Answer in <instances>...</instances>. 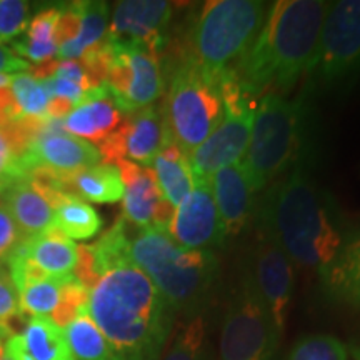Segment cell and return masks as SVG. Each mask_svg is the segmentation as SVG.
Segmentation results:
<instances>
[{
  "label": "cell",
  "mask_w": 360,
  "mask_h": 360,
  "mask_svg": "<svg viewBox=\"0 0 360 360\" xmlns=\"http://www.w3.org/2000/svg\"><path fill=\"white\" fill-rule=\"evenodd\" d=\"M170 142L172 139L160 105L154 103L125 117L122 125L98 143L97 148L102 162L117 164L125 159L143 167H150L155 157Z\"/></svg>",
  "instance_id": "cell-12"
},
{
  "label": "cell",
  "mask_w": 360,
  "mask_h": 360,
  "mask_svg": "<svg viewBox=\"0 0 360 360\" xmlns=\"http://www.w3.org/2000/svg\"><path fill=\"white\" fill-rule=\"evenodd\" d=\"M22 236L34 237L53 227V209L29 179L13 184L0 195Z\"/></svg>",
  "instance_id": "cell-22"
},
{
  "label": "cell",
  "mask_w": 360,
  "mask_h": 360,
  "mask_svg": "<svg viewBox=\"0 0 360 360\" xmlns=\"http://www.w3.org/2000/svg\"><path fill=\"white\" fill-rule=\"evenodd\" d=\"M24 312L20 309L19 292L6 265H0V339H11L20 334L19 322L24 321Z\"/></svg>",
  "instance_id": "cell-33"
},
{
  "label": "cell",
  "mask_w": 360,
  "mask_h": 360,
  "mask_svg": "<svg viewBox=\"0 0 360 360\" xmlns=\"http://www.w3.org/2000/svg\"><path fill=\"white\" fill-rule=\"evenodd\" d=\"M360 74V0L328 4L309 75L322 87H339Z\"/></svg>",
  "instance_id": "cell-11"
},
{
  "label": "cell",
  "mask_w": 360,
  "mask_h": 360,
  "mask_svg": "<svg viewBox=\"0 0 360 360\" xmlns=\"http://www.w3.org/2000/svg\"><path fill=\"white\" fill-rule=\"evenodd\" d=\"M305 119L304 98L287 101L281 94L270 92L255 103L249 147L242 159L255 193L295 164L302 150Z\"/></svg>",
  "instance_id": "cell-6"
},
{
  "label": "cell",
  "mask_w": 360,
  "mask_h": 360,
  "mask_svg": "<svg viewBox=\"0 0 360 360\" xmlns=\"http://www.w3.org/2000/svg\"><path fill=\"white\" fill-rule=\"evenodd\" d=\"M22 72H30V64L20 56L13 53L11 49L0 44V74L15 75Z\"/></svg>",
  "instance_id": "cell-42"
},
{
  "label": "cell",
  "mask_w": 360,
  "mask_h": 360,
  "mask_svg": "<svg viewBox=\"0 0 360 360\" xmlns=\"http://www.w3.org/2000/svg\"><path fill=\"white\" fill-rule=\"evenodd\" d=\"M11 90L17 103H19L22 115L35 117V119L47 117L51 96H49L45 84L34 79L30 72H22V74L12 75Z\"/></svg>",
  "instance_id": "cell-32"
},
{
  "label": "cell",
  "mask_w": 360,
  "mask_h": 360,
  "mask_svg": "<svg viewBox=\"0 0 360 360\" xmlns=\"http://www.w3.org/2000/svg\"><path fill=\"white\" fill-rule=\"evenodd\" d=\"M11 77H12V75L0 74V89H4V87H11Z\"/></svg>",
  "instance_id": "cell-43"
},
{
  "label": "cell",
  "mask_w": 360,
  "mask_h": 360,
  "mask_svg": "<svg viewBox=\"0 0 360 360\" xmlns=\"http://www.w3.org/2000/svg\"><path fill=\"white\" fill-rule=\"evenodd\" d=\"M225 74L227 72L209 70L184 58L170 75L160 109L170 139L187 154L199 147L222 122Z\"/></svg>",
  "instance_id": "cell-7"
},
{
  "label": "cell",
  "mask_w": 360,
  "mask_h": 360,
  "mask_svg": "<svg viewBox=\"0 0 360 360\" xmlns=\"http://www.w3.org/2000/svg\"><path fill=\"white\" fill-rule=\"evenodd\" d=\"M150 169L154 170L160 193L175 209L193 187V174L188 154L175 142H170L155 157Z\"/></svg>",
  "instance_id": "cell-24"
},
{
  "label": "cell",
  "mask_w": 360,
  "mask_h": 360,
  "mask_svg": "<svg viewBox=\"0 0 360 360\" xmlns=\"http://www.w3.org/2000/svg\"><path fill=\"white\" fill-rule=\"evenodd\" d=\"M72 187L80 200L115 204L124 197V182L115 164L101 162L72 175Z\"/></svg>",
  "instance_id": "cell-26"
},
{
  "label": "cell",
  "mask_w": 360,
  "mask_h": 360,
  "mask_svg": "<svg viewBox=\"0 0 360 360\" xmlns=\"http://www.w3.org/2000/svg\"><path fill=\"white\" fill-rule=\"evenodd\" d=\"M107 30H109V4L82 2V22H80L79 35L72 42L58 47L57 57L60 60L80 58L85 51L96 47L107 37Z\"/></svg>",
  "instance_id": "cell-28"
},
{
  "label": "cell",
  "mask_w": 360,
  "mask_h": 360,
  "mask_svg": "<svg viewBox=\"0 0 360 360\" xmlns=\"http://www.w3.org/2000/svg\"><path fill=\"white\" fill-rule=\"evenodd\" d=\"M4 355H6V354H4V350H2V345H0V360L4 359Z\"/></svg>",
  "instance_id": "cell-44"
},
{
  "label": "cell",
  "mask_w": 360,
  "mask_h": 360,
  "mask_svg": "<svg viewBox=\"0 0 360 360\" xmlns=\"http://www.w3.org/2000/svg\"><path fill=\"white\" fill-rule=\"evenodd\" d=\"M225 114L214 132L188 154L193 182H207L215 172L244 159L249 147L255 103L238 85L233 70L225 74Z\"/></svg>",
  "instance_id": "cell-8"
},
{
  "label": "cell",
  "mask_w": 360,
  "mask_h": 360,
  "mask_svg": "<svg viewBox=\"0 0 360 360\" xmlns=\"http://www.w3.org/2000/svg\"><path fill=\"white\" fill-rule=\"evenodd\" d=\"M53 77L65 79L74 84H79L80 87L85 89V92L92 89L87 72H85L84 65L79 60H58Z\"/></svg>",
  "instance_id": "cell-40"
},
{
  "label": "cell",
  "mask_w": 360,
  "mask_h": 360,
  "mask_svg": "<svg viewBox=\"0 0 360 360\" xmlns=\"http://www.w3.org/2000/svg\"><path fill=\"white\" fill-rule=\"evenodd\" d=\"M17 224L13 222L12 215L8 214L7 207L0 202V265L7 262L13 250L24 240Z\"/></svg>",
  "instance_id": "cell-38"
},
{
  "label": "cell",
  "mask_w": 360,
  "mask_h": 360,
  "mask_svg": "<svg viewBox=\"0 0 360 360\" xmlns=\"http://www.w3.org/2000/svg\"><path fill=\"white\" fill-rule=\"evenodd\" d=\"M289 360H349V349L334 335H307L294 345Z\"/></svg>",
  "instance_id": "cell-34"
},
{
  "label": "cell",
  "mask_w": 360,
  "mask_h": 360,
  "mask_svg": "<svg viewBox=\"0 0 360 360\" xmlns=\"http://www.w3.org/2000/svg\"><path fill=\"white\" fill-rule=\"evenodd\" d=\"M115 165L119 167L124 182L122 219L141 229L154 225L167 231L174 207L160 193L154 170L125 159L119 160Z\"/></svg>",
  "instance_id": "cell-15"
},
{
  "label": "cell",
  "mask_w": 360,
  "mask_h": 360,
  "mask_svg": "<svg viewBox=\"0 0 360 360\" xmlns=\"http://www.w3.org/2000/svg\"><path fill=\"white\" fill-rule=\"evenodd\" d=\"M22 110L13 97L11 87L0 89V129L22 119Z\"/></svg>",
  "instance_id": "cell-41"
},
{
  "label": "cell",
  "mask_w": 360,
  "mask_h": 360,
  "mask_svg": "<svg viewBox=\"0 0 360 360\" xmlns=\"http://www.w3.org/2000/svg\"><path fill=\"white\" fill-rule=\"evenodd\" d=\"M278 334L285 330L292 292H294V264L267 237L260 238L255 250V272L252 276Z\"/></svg>",
  "instance_id": "cell-17"
},
{
  "label": "cell",
  "mask_w": 360,
  "mask_h": 360,
  "mask_svg": "<svg viewBox=\"0 0 360 360\" xmlns=\"http://www.w3.org/2000/svg\"><path fill=\"white\" fill-rule=\"evenodd\" d=\"M130 259L154 282L175 314L202 315L219 277L214 250H188L175 244L165 229H141L130 238Z\"/></svg>",
  "instance_id": "cell-4"
},
{
  "label": "cell",
  "mask_w": 360,
  "mask_h": 360,
  "mask_svg": "<svg viewBox=\"0 0 360 360\" xmlns=\"http://www.w3.org/2000/svg\"><path fill=\"white\" fill-rule=\"evenodd\" d=\"M11 360H74L65 330L51 317H32L20 334L12 335L6 344Z\"/></svg>",
  "instance_id": "cell-20"
},
{
  "label": "cell",
  "mask_w": 360,
  "mask_h": 360,
  "mask_svg": "<svg viewBox=\"0 0 360 360\" xmlns=\"http://www.w3.org/2000/svg\"><path fill=\"white\" fill-rule=\"evenodd\" d=\"M281 334L252 276L242 278L225 310L220 332V360H270Z\"/></svg>",
  "instance_id": "cell-9"
},
{
  "label": "cell",
  "mask_w": 360,
  "mask_h": 360,
  "mask_svg": "<svg viewBox=\"0 0 360 360\" xmlns=\"http://www.w3.org/2000/svg\"><path fill=\"white\" fill-rule=\"evenodd\" d=\"M65 339L74 360H119L114 347L87 312L65 328Z\"/></svg>",
  "instance_id": "cell-27"
},
{
  "label": "cell",
  "mask_w": 360,
  "mask_h": 360,
  "mask_svg": "<svg viewBox=\"0 0 360 360\" xmlns=\"http://www.w3.org/2000/svg\"><path fill=\"white\" fill-rule=\"evenodd\" d=\"M53 227L69 238L85 240L97 236L102 229V219L87 202L72 197L53 209Z\"/></svg>",
  "instance_id": "cell-29"
},
{
  "label": "cell",
  "mask_w": 360,
  "mask_h": 360,
  "mask_svg": "<svg viewBox=\"0 0 360 360\" xmlns=\"http://www.w3.org/2000/svg\"><path fill=\"white\" fill-rule=\"evenodd\" d=\"M60 17V7H49L40 11L27 25L24 39L13 42V49L20 57L34 64H45L57 57V22Z\"/></svg>",
  "instance_id": "cell-25"
},
{
  "label": "cell",
  "mask_w": 360,
  "mask_h": 360,
  "mask_svg": "<svg viewBox=\"0 0 360 360\" xmlns=\"http://www.w3.org/2000/svg\"><path fill=\"white\" fill-rule=\"evenodd\" d=\"M267 7L259 0H210L193 17L184 58L214 72L238 65L264 24Z\"/></svg>",
  "instance_id": "cell-5"
},
{
  "label": "cell",
  "mask_w": 360,
  "mask_h": 360,
  "mask_svg": "<svg viewBox=\"0 0 360 360\" xmlns=\"http://www.w3.org/2000/svg\"><path fill=\"white\" fill-rule=\"evenodd\" d=\"M89 315L119 360L159 359L175 321L174 309L130 257L98 277L90 289Z\"/></svg>",
  "instance_id": "cell-1"
},
{
  "label": "cell",
  "mask_w": 360,
  "mask_h": 360,
  "mask_svg": "<svg viewBox=\"0 0 360 360\" xmlns=\"http://www.w3.org/2000/svg\"><path fill=\"white\" fill-rule=\"evenodd\" d=\"M22 162L27 174L35 169H47L57 174L74 175L101 164L102 157L94 143L67 134L62 120L51 119L27 147Z\"/></svg>",
  "instance_id": "cell-13"
},
{
  "label": "cell",
  "mask_w": 360,
  "mask_h": 360,
  "mask_svg": "<svg viewBox=\"0 0 360 360\" xmlns=\"http://www.w3.org/2000/svg\"><path fill=\"white\" fill-rule=\"evenodd\" d=\"M175 12L167 0H124L112 13L107 37L119 42H142L164 51Z\"/></svg>",
  "instance_id": "cell-16"
},
{
  "label": "cell",
  "mask_w": 360,
  "mask_h": 360,
  "mask_svg": "<svg viewBox=\"0 0 360 360\" xmlns=\"http://www.w3.org/2000/svg\"><path fill=\"white\" fill-rule=\"evenodd\" d=\"M89 295L90 290L82 285L74 276L67 277L60 290V300L57 309L53 310L52 321L60 328H65L72 323L80 314L89 310Z\"/></svg>",
  "instance_id": "cell-35"
},
{
  "label": "cell",
  "mask_w": 360,
  "mask_h": 360,
  "mask_svg": "<svg viewBox=\"0 0 360 360\" xmlns=\"http://www.w3.org/2000/svg\"><path fill=\"white\" fill-rule=\"evenodd\" d=\"M2 360H11V359H8V357H7V355H4V359H2Z\"/></svg>",
  "instance_id": "cell-45"
},
{
  "label": "cell",
  "mask_w": 360,
  "mask_h": 360,
  "mask_svg": "<svg viewBox=\"0 0 360 360\" xmlns=\"http://www.w3.org/2000/svg\"><path fill=\"white\" fill-rule=\"evenodd\" d=\"M70 277V276H69ZM67 277H49L45 281L29 283L19 292L20 309L32 317H49L57 309L60 290Z\"/></svg>",
  "instance_id": "cell-31"
},
{
  "label": "cell",
  "mask_w": 360,
  "mask_h": 360,
  "mask_svg": "<svg viewBox=\"0 0 360 360\" xmlns=\"http://www.w3.org/2000/svg\"><path fill=\"white\" fill-rule=\"evenodd\" d=\"M19 249L32 259L49 277L74 276L77 265V245L72 238L52 227L39 236L27 237L19 244Z\"/></svg>",
  "instance_id": "cell-21"
},
{
  "label": "cell",
  "mask_w": 360,
  "mask_h": 360,
  "mask_svg": "<svg viewBox=\"0 0 360 360\" xmlns=\"http://www.w3.org/2000/svg\"><path fill=\"white\" fill-rule=\"evenodd\" d=\"M25 179H29V174L24 167V162L12 147L4 129H0V195L13 184Z\"/></svg>",
  "instance_id": "cell-37"
},
{
  "label": "cell",
  "mask_w": 360,
  "mask_h": 360,
  "mask_svg": "<svg viewBox=\"0 0 360 360\" xmlns=\"http://www.w3.org/2000/svg\"><path fill=\"white\" fill-rule=\"evenodd\" d=\"M167 233L188 250H212L222 244V222L209 182H193L192 191L174 209Z\"/></svg>",
  "instance_id": "cell-14"
},
{
  "label": "cell",
  "mask_w": 360,
  "mask_h": 360,
  "mask_svg": "<svg viewBox=\"0 0 360 360\" xmlns=\"http://www.w3.org/2000/svg\"><path fill=\"white\" fill-rule=\"evenodd\" d=\"M262 236L290 262L323 272L345 244L337 207L302 165L274 184L260 205Z\"/></svg>",
  "instance_id": "cell-3"
},
{
  "label": "cell",
  "mask_w": 360,
  "mask_h": 360,
  "mask_svg": "<svg viewBox=\"0 0 360 360\" xmlns=\"http://www.w3.org/2000/svg\"><path fill=\"white\" fill-rule=\"evenodd\" d=\"M124 120V112L105 84H102L85 92L82 101L62 120V127L74 137L101 143L114 134Z\"/></svg>",
  "instance_id": "cell-19"
},
{
  "label": "cell",
  "mask_w": 360,
  "mask_h": 360,
  "mask_svg": "<svg viewBox=\"0 0 360 360\" xmlns=\"http://www.w3.org/2000/svg\"><path fill=\"white\" fill-rule=\"evenodd\" d=\"M109 42L112 60L103 84L125 117L154 105L165 90L160 60L164 51L142 42H119L112 39Z\"/></svg>",
  "instance_id": "cell-10"
},
{
  "label": "cell",
  "mask_w": 360,
  "mask_h": 360,
  "mask_svg": "<svg viewBox=\"0 0 360 360\" xmlns=\"http://www.w3.org/2000/svg\"><path fill=\"white\" fill-rule=\"evenodd\" d=\"M45 87H47V92L51 98H62V101H69L74 105L82 101L85 96V89L80 87L79 84L70 82V80L58 79V77H51L44 80Z\"/></svg>",
  "instance_id": "cell-39"
},
{
  "label": "cell",
  "mask_w": 360,
  "mask_h": 360,
  "mask_svg": "<svg viewBox=\"0 0 360 360\" xmlns=\"http://www.w3.org/2000/svg\"><path fill=\"white\" fill-rule=\"evenodd\" d=\"M220 222H222L224 240L236 237L245 229L254 212V191L242 162L220 169L209 180Z\"/></svg>",
  "instance_id": "cell-18"
},
{
  "label": "cell",
  "mask_w": 360,
  "mask_h": 360,
  "mask_svg": "<svg viewBox=\"0 0 360 360\" xmlns=\"http://www.w3.org/2000/svg\"><path fill=\"white\" fill-rule=\"evenodd\" d=\"M30 19V4L24 0H0V44L25 32Z\"/></svg>",
  "instance_id": "cell-36"
},
{
  "label": "cell",
  "mask_w": 360,
  "mask_h": 360,
  "mask_svg": "<svg viewBox=\"0 0 360 360\" xmlns=\"http://www.w3.org/2000/svg\"><path fill=\"white\" fill-rule=\"evenodd\" d=\"M327 8L323 0H277L267 8L254 44L233 69L247 96H283L309 75Z\"/></svg>",
  "instance_id": "cell-2"
},
{
  "label": "cell",
  "mask_w": 360,
  "mask_h": 360,
  "mask_svg": "<svg viewBox=\"0 0 360 360\" xmlns=\"http://www.w3.org/2000/svg\"><path fill=\"white\" fill-rule=\"evenodd\" d=\"M321 276L335 300L360 309V233L345 240Z\"/></svg>",
  "instance_id": "cell-23"
},
{
  "label": "cell",
  "mask_w": 360,
  "mask_h": 360,
  "mask_svg": "<svg viewBox=\"0 0 360 360\" xmlns=\"http://www.w3.org/2000/svg\"><path fill=\"white\" fill-rule=\"evenodd\" d=\"M162 360H209L202 315L187 319V322L177 328Z\"/></svg>",
  "instance_id": "cell-30"
}]
</instances>
